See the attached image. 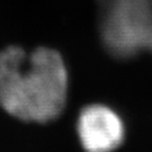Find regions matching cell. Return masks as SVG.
Instances as JSON below:
<instances>
[{"label":"cell","instance_id":"obj_3","mask_svg":"<svg viewBox=\"0 0 152 152\" xmlns=\"http://www.w3.org/2000/svg\"><path fill=\"white\" fill-rule=\"evenodd\" d=\"M78 135L87 152H110L124 140V125L113 109L104 105H90L81 110Z\"/></svg>","mask_w":152,"mask_h":152},{"label":"cell","instance_id":"obj_4","mask_svg":"<svg viewBox=\"0 0 152 152\" xmlns=\"http://www.w3.org/2000/svg\"><path fill=\"white\" fill-rule=\"evenodd\" d=\"M145 50L152 52V25L145 29L140 42V51L142 52Z\"/></svg>","mask_w":152,"mask_h":152},{"label":"cell","instance_id":"obj_2","mask_svg":"<svg viewBox=\"0 0 152 152\" xmlns=\"http://www.w3.org/2000/svg\"><path fill=\"white\" fill-rule=\"evenodd\" d=\"M152 24V0H102L100 37L116 59L139 54V41Z\"/></svg>","mask_w":152,"mask_h":152},{"label":"cell","instance_id":"obj_1","mask_svg":"<svg viewBox=\"0 0 152 152\" xmlns=\"http://www.w3.org/2000/svg\"><path fill=\"white\" fill-rule=\"evenodd\" d=\"M68 71L59 52H27L9 46L0 52V106L25 122L46 123L62 113L68 97Z\"/></svg>","mask_w":152,"mask_h":152}]
</instances>
